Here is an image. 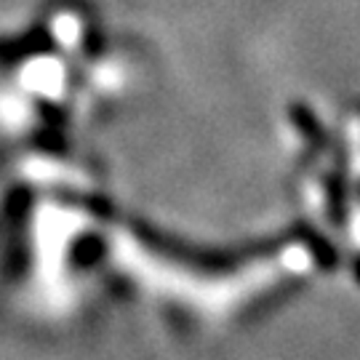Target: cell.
I'll return each mask as SVG.
<instances>
[]
</instances>
